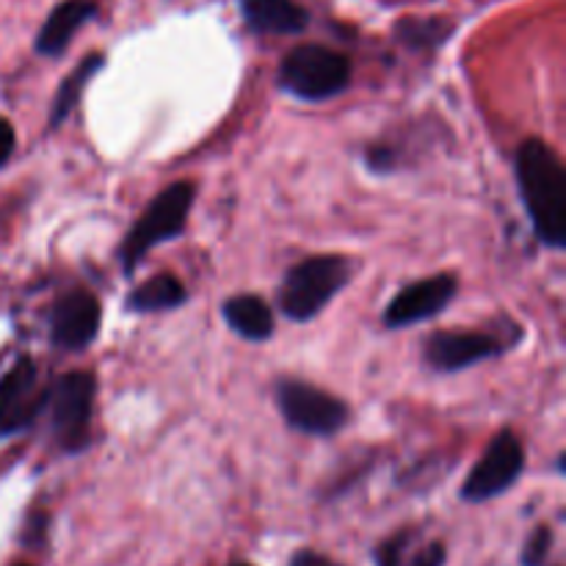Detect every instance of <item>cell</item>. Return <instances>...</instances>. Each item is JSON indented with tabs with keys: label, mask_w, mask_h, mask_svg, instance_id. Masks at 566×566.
Masks as SVG:
<instances>
[{
	"label": "cell",
	"mask_w": 566,
	"mask_h": 566,
	"mask_svg": "<svg viewBox=\"0 0 566 566\" xmlns=\"http://www.w3.org/2000/svg\"><path fill=\"white\" fill-rule=\"evenodd\" d=\"M14 144H17L14 127H11V122H6L3 116H0V169L9 164L11 153H14Z\"/></svg>",
	"instance_id": "ffe728a7"
},
{
	"label": "cell",
	"mask_w": 566,
	"mask_h": 566,
	"mask_svg": "<svg viewBox=\"0 0 566 566\" xmlns=\"http://www.w3.org/2000/svg\"><path fill=\"white\" fill-rule=\"evenodd\" d=\"M193 193H197L193 182L180 180L171 182L169 188H164V191L149 202V208L144 210L142 219H138L136 224H133V230L122 238L119 263L125 274H133V271L138 269V263H142L158 243H166L186 232Z\"/></svg>",
	"instance_id": "3957f363"
},
{
	"label": "cell",
	"mask_w": 566,
	"mask_h": 566,
	"mask_svg": "<svg viewBox=\"0 0 566 566\" xmlns=\"http://www.w3.org/2000/svg\"><path fill=\"white\" fill-rule=\"evenodd\" d=\"M276 407L291 429L310 437H332L348 423V407L340 398L298 379L276 385Z\"/></svg>",
	"instance_id": "8992f818"
},
{
	"label": "cell",
	"mask_w": 566,
	"mask_h": 566,
	"mask_svg": "<svg viewBox=\"0 0 566 566\" xmlns=\"http://www.w3.org/2000/svg\"><path fill=\"white\" fill-rule=\"evenodd\" d=\"M446 564V545L442 542H423L418 531L407 528L390 536L376 551V566H442Z\"/></svg>",
	"instance_id": "5bb4252c"
},
{
	"label": "cell",
	"mask_w": 566,
	"mask_h": 566,
	"mask_svg": "<svg viewBox=\"0 0 566 566\" xmlns=\"http://www.w3.org/2000/svg\"><path fill=\"white\" fill-rule=\"evenodd\" d=\"M99 318H103V307L97 296L86 287H75L64 293L50 310V343L59 352H86L97 340Z\"/></svg>",
	"instance_id": "9c48e42d"
},
{
	"label": "cell",
	"mask_w": 566,
	"mask_h": 566,
	"mask_svg": "<svg viewBox=\"0 0 566 566\" xmlns=\"http://www.w3.org/2000/svg\"><path fill=\"white\" fill-rule=\"evenodd\" d=\"M553 547V531L547 525H536L534 534L528 536L523 551V566H542L551 556Z\"/></svg>",
	"instance_id": "d6986e66"
},
{
	"label": "cell",
	"mask_w": 566,
	"mask_h": 566,
	"mask_svg": "<svg viewBox=\"0 0 566 566\" xmlns=\"http://www.w3.org/2000/svg\"><path fill=\"white\" fill-rule=\"evenodd\" d=\"M503 340L492 332L479 329H453L434 332L423 343V359L437 374H459L464 368L484 363V359L501 357Z\"/></svg>",
	"instance_id": "30bf717a"
},
{
	"label": "cell",
	"mask_w": 566,
	"mask_h": 566,
	"mask_svg": "<svg viewBox=\"0 0 566 566\" xmlns=\"http://www.w3.org/2000/svg\"><path fill=\"white\" fill-rule=\"evenodd\" d=\"M520 197H523L536 238L547 249L566 247V169L556 149L542 138L520 144L514 158Z\"/></svg>",
	"instance_id": "6da1fadb"
},
{
	"label": "cell",
	"mask_w": 566,
	"mask_h": 566,
	"mask_svg": "<svg viewBox=\"0 0 566 566\" xmlns=\"http://www.w3.org/2000/svg\"><path fill=\"white\" fill-rule=\"evenodd\" d=\"M525 448L514 431L503 429L492 437L484 457L475 462L470 475L462 484V497L468 503H486L492 497L503 495L514 486V481L523 475Z\"/></svg>",
	"instance_id": "52a82bcc"
},
{
	"label": "cell",
	"mask_w": 566,
	"mask_h": 566,
	"mask_svg": "<svg viewBox=\"0 0 566 566\" xmlns=\"http://www.w3.org/2000/svg\"><path fill=\"white\" fill-rule=\"evenodd\" d=\"M221 315H224L227 326L238 337H243V340L263 343L274 335V313H271V307L263 298L252 296V293L227 298Z\"/></svg>",
	"instance_id": "9a60e30c"
},
{
	"label": "cell",
	"mask_w": 566,
	"mask_h": 566,
	"mask_svg": "<svg viewBox=\"0 0 566 566\" xmlns=\"http://www.w3.org/2000/svg\"><path fill=\"white\" fill-rule=\"evenodd\" d=\"M44 390H39V368L31 357H20L0 376V440L20 434L42 415Z\"/></svg>",
	"instance_id": "ba28073f"
},
{
	"label": "cell",
	"mask_w": 566,
	"mask_h": 566,
	"mask_svg": "<svg viewBox=\"0 0 566 566\" xmlns=\"http://www.w3.org/2000/svg\"><path fill=\"white\" fill-rule=\"evenodd\" d=\"M357 274V263L343 254H318L293 265L276 291V304L285 318L304 324L324 313L326 304Z\"/></svg>",
	"instance_id": "7a4b0ae2"
},
{
	"label": "cell",
	"mask_w": 566,
	"mask_h": 566,
	"mask_svg": "<svg viewBox=\"0 0 566 566\" xmlns=\"http://www.w3.org/2000/svg\"><path fill=\"white\" fill-rule=\"evenodd\" d=\"M186 298L188 291L177 276L158 274L144 282V285L133 287L130 296L125 298V307L130 313H164V310L180 307Z\"/></svg>",
	"instance_id": "2e32d148"
},
{
	"label": "cell",
	"mask_w": 566,
	"mask_h": 566,
	"mask_svg": "<svg viewBox=\"0 0 566 566\" xmlns=\"http://www.w3.org/2000/svg\"><path fill=\"white\" fill-rule=\"evenodd\" d=\"M352 83V61L324 44H298L280 66V86L307 103H324L346 92Z\"/></svg>",
	"instance_id": "5b68a950"
},
{
	"label": "cell",
	"mask_w": 566,
	"mask_h": 566,
	"mask_svg": "<svg viewBox=\"0 0 566 566\" xmlns=\"http://www.w3.org/2000/svg\"><path fill=\"white\" fill-rule=\"evenodd\" d=\"M451 33V22L407 20L398 25V36L407 44H440Z\"/></svg>",
	"instance_id": "ac0fdd59"
},
{
	"label": "cell",
	"mask_w": 566,
	"mask_h": 566,
	"mask_svg": "<svg viewBox=\"0 0 566 566\" xmlns=\"http://www.w3.org/2000/svg\"><path fill=\"white\" fill-rule=\"evenodd\" d=\"M94 14H97V3H94V0H64V3L55 6V9L50 11L48 20H44L36 42H33L36 53L48 55V59H55V55L64 53V50L70 48L72 36H75Z\"/></svg>",
	"instance_id": "7c38bea8"
},
{
	"label": "cell",
	"mask_w": 566,
	"mask_h": 566,
	"mask_svg": "<svg viewBox=\"0 0 566 566\" xmlns=\"http://www.w3.org/2000/svg\"><path fill=\"white\" fill-rule=\"evenodd\" d=\"M249 28L258 33H302L310 14L293 0H241Z\"/></svg>",
	"instance_id": "4fadbf2b"
},
{
	"label": "cell",
	"mask_w": 566,
	"mask_h": 566,
	"mask_svg": "<svg viewBox=\"0 0 566 566\" xmlns=\"http://www.w3.org/2000/svg\"><path fill=\"white\" fill-rule=\"evenodd\" d=\"M20 566H28V564H20Z\"/></svg>",
	"instance_id": "603a6c76"
},
{
	"label": "cell",
	"mask_w": 566,
	"mask_h": 566,
	"mask_svg": "<svg viewBox=\"0 0 566 566\" xmlns=\"http://www.w3.org/2000/svg\"><path fill=\"white\" fill-rule=\"evenodd\" d=\"M291 566H340L337 562H332V558L321 556V553L315 551H298L296 556L291 558Z\"/></svg>",
	"instance_id": "44dd1931"
},
{
	"label": "cell",
	"mask_w": 566,
	"mask_h": 566,
	"mask_svg": "<svg viewBox=\"0 0 566 566\" xmlns=\"http://www.w3.org/2000/svg\"><path fill=\"white\" fill-rule=\"evenodd\" d=\"M459 293V282L453 274H434L426 280L409 282L396 293L385 310L387 329H403V326L423 324V321L440 315L453 296Z\"/></svg>",
	"instance_id": "8fae6325"
},
{
	"label": "cell",
	"mask_w": 566,
	"mask_h": 566,
	"mask_svg": "<svg viewBox=\"0 0 566 566\" xmlns=\"http://www.w3.org/2000/svg\"><path fill=\"white\" fill-rule=\"evenodd\" d=\"M94 396L97 379L92 370H70L55 379L50 390H44L42 415L48 412L50 434L64 453L86 451L92 437Z\"/></svg>",
	"instance_id": "277c9868"
},
{
	"label": "cell",
	"mask_w": 566,
	"mask_h": 566,
	"mask_svg": "<svg viewBox=\"0 0 566 566\" xmlns=\"http://www.w3.org/2000/svg\"><path fill=\"white\" fill-rule=\"evenodd\" d=\"M103 66H105L103 55L92 53L88 59H83L81 64H77L75 70L64 77V81H61L59 92H55V97H53V105H50V122H48L50 130H59V127L70 119V114L75 111V105H77V99H81L86 83L92 81V77L97 75Z\"/></svg>",
	"instance_id": "e0dca14e"
},
{
	"label": "cell",
	"mask_w": 566,
	"mask_h": 566,
	"mask_svg": "<svg viewBox=\"0 0 566 566\" xmlns=\"http://www.w3.org/2000/svg\"><path fill=\"white\" fill-rule=\"evenodd\" d=\"M232 566H249V564H232Z\"/></svg>",
	"instance_id": "7402d4cb"
}]
</instances>
